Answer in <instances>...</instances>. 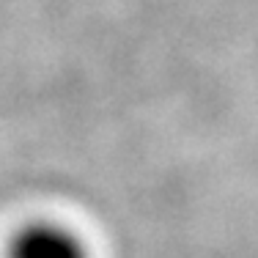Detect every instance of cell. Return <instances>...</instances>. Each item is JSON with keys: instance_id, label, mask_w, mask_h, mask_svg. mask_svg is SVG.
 Here are the masks:
<instances>
[{"instance_id": "6da1fadb", "label": "cell", "mask_w": 258, "mask_h": 258, "mask_svg": "<svg viewBox=\"0 0 258 258\" xmlns=\"http://www.w3.org/2000/svg\"><path fill=\"white\" fill-rule=\"evenodd\" d=\"M9 258H88L75 231L55 223H33L11 242Z\"/></svg>"}]
</instances>
